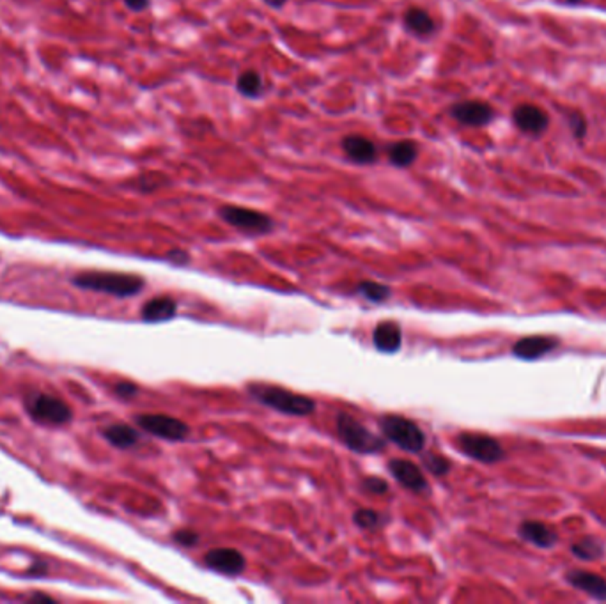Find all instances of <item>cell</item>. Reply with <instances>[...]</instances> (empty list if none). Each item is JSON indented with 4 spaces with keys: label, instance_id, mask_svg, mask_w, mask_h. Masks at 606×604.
<instances>
[{
    "label": "cell",
    "instance_id": "cell-1",
    "mask_svg": "<svg viewBox=\"0 0 606 604\" xmlns=\"http://www.w3.org/2000/svg\"><path fill=\"white\" fill-rule=\"evenodd\" d=\"M247 390L257 403L265 404V406L271 407L278 413H284V415L307 416L316 412V403L311 397L286 390L282 386L254 383V385H249Z\"/></svg>",
    "mask_w": 606,
    "mask_h": 604
},
{
    "label": "cell",
    "instance_id": "cell-2",
    "mask_svg": "<svg viewBox=\"0 0 606 604\" xmlns=\"http://www.w3.org/2000/svg\"><path fill=\"white\" fill-rule=\"evenodd\" d=\"M73 284L76 287L89 291H98V293L114 294L119 298H128L135 296L144 289L146 282L137 275H128V273L115 271H85L78 273L73 278Z\"/></svg>",
    "mask_w": 606,
    "mask_h": 604
},
{
    "label": "cell",
    "instance_id": "cell-3",
    "mask_svg": "<svg viewBox=\"0 0 606 604\" xmlns=\"http://www.w3.org/2000/svg\"><path fill=\"white\" fill-rule=\"evenodd\" d=\"M337 434L346 447L358 454H374L385 449V440L370 432L357 418L348 413L337 416Z\"/></svg>",
    "mask_w": 606,
    "mask_h": 604
},
{
    "label": "cell",
    "instance_id": "cell-4",
    "mask_svg": "<svg viewBox=\"0 0 606 604\" xmlns=\"http://www.w3.org/2000/svg\"><path fill=\"white\" fill-rule=\"evenodd\" d=\"M379 425L385 438L406 452H420L425 447V436L422 429L406 416L385 415Z\"/></svg>",
    "mask_w": 606,
    "mask_h": 604
},
{
    "label": "cell",
    "instance_id": "cell-5",
    "mask_svg": "<svg viewBox=\"0 0 606 604\" xmlns=\"http://www.w3.org/2000/svg\"><path fill=\"white\" fill-rule=\"evenodd\" d=\"M220 219L229 225L236 227L238 231L247 234H266L273 231V220L261 211L249 210L241 206H222L218 210Z\"/></svg>",
    "mask_w": 606,
    "mask_h": 604
},
{
    "label": "cell",
    "instance_id": "cell-6",
    "mask_svg": "<svg viewBox=\"0 0 606 604\" xmlns=\"http://www.w3.org/2000/svg\"><path fill=\"white\" fill-rule=\"evenodd\" d=\"M458 447L468 458L475 461L493 465L505 458V452L498 440L488 434H477V432H461L458 436Z\"/></svg>",
    "mask_w": 606,
    "mask_h": 604
},
{
    "label": "cell",
    "instance_id": "cell-7",
    "mask_svg": "<svg viewBox=\"0 0 606 604\" xmlns=\"http://www.w3.org/2000/svg\"><path fill=\"white\" fill-rule=\"evenodd\" d=\"M27 412L36 422L50 425L66 424L71 418V410L64 401L47 394L32 395L27 403Z\"/></svg>",
    "mask_w": 606,
    "mask_h": 604
},
{
    "label": "cell",
    "instance_id": "cell-8",
    "mask_svg": "<svg viewBox=\"0 0 606 604\" xmlns=\"http://www.w3.org/2000/svg\"><path fill=\"white\" fill-rule=\"evenodd\" d=\"M135 422L140 429L153 434L156 438L168 441H181L188 436V425L179 418L168 415H160V413H151V415H137Z\"/></svg>",
    "mask_w": 606,
    "mask_h": 604
},
{
    "label": "cell",
    "instance_id": "cell-9",
    "mask_svg": "<svg viewBox=\"0 0 606 604\" xmlns=\"http://www.w3.org/2000/svg\"><path fill=\"white\" fill-rule=\"evenodd\" d=\"M204 566L211 571L225 576H240L247 567V560L238 550L232 548H215L204 555Z\"/></svg>",
    "mask_w": 606,
    "mask_h": 604
},
{
    "label": "cell",
    "instance_id": "cell-10",
    "mask_svg": "<svg viewBox=\"0 0 606 604\" xmlns=\"http://www.w3.org/2000/svg\"><path fill=\"white\" fill-rule=\"evenodd\" d=\"M451 115L456 121H459L461 124H467V126H484V124L493 121L495 112H493L491 105H488L484 101L468 100L456 103L451 109Z\"/></svg>",
    "mask_w": 606,
    "mask_h": 604
},
{
    "label": "cell",
    "instance_id": "cell-11",
    "mask_svg": "<svg viewBox=\"0 0 606 604\" xmlns=\"http://www.w3.org/2000/svg\"><path fill=\"white\" fill-rule=\"evenodd\" d=\"M388 470H390L392 477L409 491L420 493L427 489V480H425L422 470L408 459H392L388 462Z\"/></svg>",
    "mask_w": 606,
    "mask_h": 604
},
{
    "label": "cell",
    "instance_id": "cell-12",
    "mask_svg": "<svg viewBox=\"0 0 606 604\" xmlns=\"http://www.w3.org/2000/svg\"><path fill=\"white\" fill-rule=\"evenodd\" d=\"M513 119L519 130L530 135L543 133V131H546L548 124H550L548 113L543 109H539V107L530 105V103H523V105L516 107L513 112Z\"/></svg>",
    "mask_w": 606,
    "mask_h": 604
},
{
    "label": "cell",
    "instance_id": "cell-13",
    "mask_svg": "<svg viewBox=\"0 0 606 604\" xmlns=\"http://www.w3.org/2000/svg\"><path fill=\"white\" fill-rule=\"evenodd\" d=\"M557 344H559V340L553 337H525L513 346V355L521 360H537L548 353H552Z\"/></svg>",
    "mask_w": 606,
    "mask_h": 604
},
{
    "label": "cell",
    "instance_id": "cell-14",
    "mask_svg": "<svg viewBox=\"0 0 606 604\" xmlns=\"http://www.w3.org/2000/svg\"><path fill=\"white\" fill-rule=\"evenodd\" d=\"M342 151L355 164H374L378 159V149L369 139L362 135H348L342 139Z\"/></svg>",
    "mask_w": 606,
    "mask_h": 604
},
{
    "label": "cell",
    "instance_id": "cell-15",
    "mask_svg": "<svg viewBox=\"0 0 606 604\" xmlns=\"http://www.w3.org/2000/svg\"><path fill=\"white\" fill-rule=\"evenodd\" d=\"M565 579L569 581V585H572L578 590L585 592L587 596L594 597V599H606V579H603L599 574L574 569V571H569L565 574Z\"/></svg>",
    "mask_w": 606,
    "mask_h": 604
},
{
    "label": "cell",
    "instance_id": "cell-16",
    "mask_svg": "<svg viewBox=\"0 0 606 604\" xmlns=\"http://www.w3.org/2000/svg\"><path fill=\"white\" fill-rule=\"evenodd\" d=\"M372 342L376 349L381 353H397L403 342V333H401L399 324L394 321H381L376 324L372 332Z\"/></svg>",
    "mask_w": 606,
    "mask_h": 604
},
{
    "label": "cell",
    "instance_id": "cell-17",
    "mask_svg": "<svg viewBox=\"0 0 606 604\" xmlns=\"http://www.w3.org/2000/svg\"><path fill=\"white\" fill-rule=\"evenodd\" d=\"M519 535H521L525 541H528L530 544L537 546V548H553L559 541L557 537V532L552 530L544 523H539V521H525L521 526H519Z\"/></svg>",
    "mask_w": 606,
    "mask_h": 604
},
{
    "label": "cell",
    "instance_id": "cell-18",
    "mask_svg": "<svg viewBox=\"0 0 606 604\" xmlns=\"http://www.w3.org/2000/svg\"><path fill=\"white\" fill-rule=\"evenodd\" d=\"M177 312V303L170 296H158L142 306V319L146 323H161L172 319Z\"/></svg>",
    "mask_w": 606,
    "mask_h": 604
},
{
    "label": "cell",
    "instance_id": "cell-19",
    "mask_svg": "<svg viewBox=\"0 0 606 604\" xmlns=\"http://www.w3.org/2000/svg\"><path fill=\"white\" fill-rule=\"evenodd\" d=\"M404 25L417 36H429L434 32V20L431 14L422 8H409L404 13Z\"/></svg>",
    "mask_w": 606,
    "mask_h": 604
},
{
    "label": "cell",
    "instance_id": "cell-20",
    "mask_svg": "<svg viewBox=\"0 0 606 604\" xmlns=\"http://www.w3.org/2000/svg\"><path fill=\"white\" fill-rule=\"evenodd\" d=\"M417 155L418 147L413 140H399L388 147V159L396 167H409L412 164H415Z\"/></svg>",
    "mask_w": 606,
    "mask_h": 604
},
{
    "label": "cell",
    "instance_id": "cell-21",
    "mask_svg": "<svg viewBox=\"0 0 606 604\" xmlns=\"http://www.w3.org/2000/svg\"><path fill=\"white\" fill-rule=\"evenodd\" d=\"M103 436L109 443H112L117 449H130L139 441V432L126 424H114L103 431Z\"/></svg>",
    "mask_w": 606,
    "mask_h": 604
},
{
    "label": "cell",
    "instance_id": "cell-22",
    "mask_svg": "<svg viewBox=\"0 0 606 604\" xmlns=\"http://www.w3.org/2000/svg\"><path fill=\"white\" fill-rule=\"evenodd\" d=\"M571 551L574 557L580 558V560H587V562L598 560V558H601L603 553H605L601 542H598L596 539H590V537H585L581 539V541L574 542V544L571 546Z\"/></svg>",
    "mask_w": 606,
    "mask_h": 604
},
{
    "label": "cell",
    "instance_id": "cell-23",
    "mask_svg": "<svg viewBox=\"0 0 606 604\" xmlns=\"http://www.w3.org/2000/svg\"><path fill=\"white\" fill-rule=\"evenodd\" d=\"M236 89L240 91V94L247 98H257L262 93V80L259 76V73L252 71H243L238 76V82H236Z\"/></svg>",
    "mask_w": 606,
    "mask_h": 604
},
{
    "label": "cell",
    "instance_id": "cell-24",
    "mask_svg": "<svg viewBox=\"0 0 606 604\" xmlns=\"http://www.w3.org/2000/svg\"><path fill=\"white\" fill-rule=\"evenodd\" d=\"M358 293L362 294L363 298H367L369 302H385V300L390 296V287L385 286V284H379V282H360V286H358Z\"/></svg>",
    "mask_w": 606,
    "mask_h": 604
},
{
    "label": "cell",
    "instance_id": "cell-25",
    "mask_svg": "<svg viewBox=\"0 0 606 604\" xmlns=\"http://www.w3.org/2000/svg\"><path fill=\"white\" fill-rule=\"evenodd\" d=\"M422 462H424L425 470H429L434 477H443L451 471V461L440 454H425Z\"/></svg>",
    "mask_w": 606,
    "mask_h": 604
},
{
    "label": "cell",
    "instance_id": "cell-26",
    "mask_svg": "<svg viewBox=\"0 0 606 604\" xmlns=\"http://www.w3.org/2000/svg\"><path fill=\"white\" fill-rule=\"evenodd\" d=\"M379 519H381V516L376 511H370V508H358L353 514V523L358 528L363 530L376 528L379 525Z\"/></svg>",
    "mask_w": 606,
    "mask_h": 604
},
{
    "label": "cell",
    "instance_id": "cell-27",
    "mask_svg": "<svg viewBox=\"0 0 606 604\" xmlns=\"http://www.w3.org/2000/svg\"><path fill=\"white\" fill-rule=\"evenodd\" d=\"M167 183V177L160 172H149L139 177V188L142 192H153L156 188H161V185Z\"/></svg>",
    "mask_w": 606,
    "mask_h": 604
},
{
    "label": "cell",
    "instance_id": "cell-28",
    "mask_svg": "<svg viewBox=\"0 0 606 604\" xmlns=\"http://www.w3.org/2000/svg\"><path fill=\"white\" fill-rule=\"evenodd\" d=\"M172 539L183 548H194L199 544V533L192 528H179L172 533Z\"/></svg>",
    "mask_w": 606,
    "mask_h": 604
},
{
    "label": "cell",
    "instance_id": "cell-29",
    "mask_svg": "<svg viewBox=\"0 0 606 604\" xmlns=\"http://www.w3.org/2000/svg\"><path fill=\"white\" fill-rule=\"evenodd\" d=\"M363 491L372 493V495H385L388 491V484L379 477H367L362 480Z\"/></svg>",
    "mask_w": 606,
    "mask_h": 604
},
{
    "label": "cell",
    "instance_id": "cell-30",
    "mask_svg": "<svg viewBox=\"0 0 606 604\" xmlns=\"http://www.w3.org/2000/svg\"><path fill=\"white\" fill-rule=\"evenodd\" d=\"M569 124H571L572 133L576 135L578 139L585 135L587 124H585V119H583V115H581V113H572L571 119H569Z\"/></svg>",
    "mask_w": 606,
    "mask_h": 604
},
{
    "label": "cell",
    "instance_id": "cell-31",
    "mask_svg": "<svg viewBox=\"0 0 606 604\" xmlns=\"http://www.w3.org/2000/svg\"><path fill=\"white\" fill-rule=\"evenodd\" d=\"M115 394L121 395V397H126V399L135 397V395L139 394V386L133 385V383H130V381H121L115 385Z\"/></svg>",
    "mask_w": 606,
    "mask_h": 604
},
{
    "label": "cell",
    "instance_id": "cell-32",
    "mask_svg": "<svg viewBox=\"0 0 606 604\" xmlns=\"http://www.w3.org/2000/svg\"><path fill=\"white\" fill-rule=\"evenodd\" d=\"M167 259H170V260H172V262H176V265H186V262H188V259H190V256L185 252V250L174 248V250H170V252H168Z\"/></svg>",
    "mask_w": 606,
    "mask_h": 604
},
{
    "label": "cell",
    "instance_id": "cell-33",
    "mask_svg": "<svg viewBox=\"0 0 606 604\" xmlns=\"http://www.w3.org/2000/svg\"><path fill=\"white\" fill-rule=\"evenodd\" d=\"M124 4H126L131 11H144V9L149 5V0H124Z\"/></svg>",
    "mask_w": 606,
    "mask_h": 604
},
{
    "label": "cell",
    "instance_id": "cell-34",
    "mask_svg": "<svg viewBox=\"0 0 606 604\" xmlns=\"http://www.w3.org/2000/svg\"><path fill=\"white\" fill-rule=\"evenodd\" d=\"M265 2L268 5H271V8H282L286 0H265Z\"/></svg>",
    "mask_w": 606,
    "mask_h": 604
},
{
    "label": "cell",
    "instance_id": "cell-35",
    "mask_svg": "<svg viewBox=\"0 0 606 604\" xmlns=\"http://www.w3.org/2000/svg\"><path fill=\"white\" fill-rule=\"evenodd\" d=\"M32 599H47V601H52V597L43 596V594H38V596H32Z\"/></svg>",
    "mask_w": 606,
    "mask_h": 604
}]
</instances>
